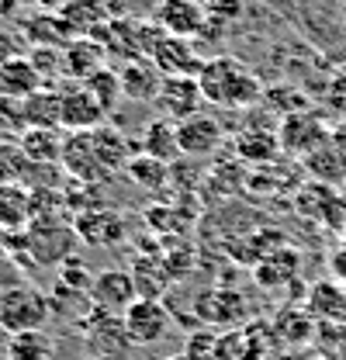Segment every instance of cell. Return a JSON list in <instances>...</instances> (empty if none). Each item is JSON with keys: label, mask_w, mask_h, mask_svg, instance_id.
I'll return each instance as SVG.
<instances>
[{"label": "cell", "mask_w": 346, "mask_h": 360, "mask_svg": "<svg viewBox=\"0 0 346 360\" xmlns=\"http://www.w3.org/2000/svg\"><path fill=\"white\" fill-rule=\"evenodd\" d=\"M198 84L208 104L215 108H253L263 97V84L253 70H246L236 56H215L205 59Z\"/></svg>", "instance_id": "1"}, {"label": "cell", "mask_w": 346, "mask_h": 360, "mask_svg": "<svg viewBox=\"0 0 346 360\" xmlns=\"http://www.w3.org/2000/svg\"><path fill=\"white\" fill-rule=\"evenodd\" d=\"M21 243L39 267H63L66 260H73V246L80 243V236L70 219H35L21 232Z\"/></svg>", "instance_id": "2"}, {"label": "cell", "mask_w": 346, "mask_h": 360, "mask_svg": "<svg viewBox=\"0 0 346 360\" xmlns=\"http://www.w3.org/2000/svg\"><path fill=\"white\" fill-rule=\"evenodd\" d=\"M52 315V305L42 291H35L32 284L18 281L14 288L0 291V329L4 333H28V329H42Z\"/></svg>", "instance_id": "3"}, {"label": "cell", "mask_w": 346, "mask_h": 360, "mask_svg": "<svg viewBox=\"0 0 346 360\" xmlns=\"http://www.w3.org/2000/svg\"><path fill=\"white\" fill-rule=\"evenodd\" d=\"M59 90V129L63 132H94L104 125V108L97 104V97L86 90L80 80H63L56 84Z\"/></svg>", "instance_id": "4"}, {"label": "cell", "mask_w": 346, "mask_h": 360, "mask_svg": "<svg viewBox=\"0 0 346 360\" xmlns=\"http://www.w3.org/2000/svg\"><path fill=\"white\" fill-rule=\"evenodd\" d=\"M122 319H125L129 340L135 347H153V343L167 340L173 326V312L156 298H135Z\"/></svg>", "instance_id": "5"}, {"label": "cell", "mask_w": 346, "mask_h": 360, "mask_svg": "<svg viewBox=\"0 0 346 360\" xmlns=\"http://www.w3.org/2000/svg\"><path fill=\"white\" fill-rule=\"evenodd\" d=\"M153 104H156L160 118L180 125V122L201 115V108H205L208 101H205V94H201L198 77H163V87H160Z\"/></svg>", "instance_id": "6"}, {"label": "cell", "mask_w": 346, "mask_h": 360, "mask_svg": "<svg viewBox=\"0 0 346 360\" xmlns=\"http://www.w3.org/2000/svg\"><path fill=\"white\" fill-rule=\"evenodd\" d=\"M80 329H84V340L94 347V357H118L122 360L132 347H135L129 340V329H125V319H122V315L94 309V312L80 322Z\"/></svg>", "instance_id": "7"}, {"label": "cell", "mask_w": 346, "mask_h": 360, "mask_svg": "<svg viewBox=\"0 0 346 360\" xmlns=\"http://www.w3.org/2000/svg\"><path fill=\"white\" fill-rule=\"evenodd\" d=\"M59 167H63V174L70 180L90 184V187H97V184H104V180L111 177L104 170V163L97 160V149H94L90 132H66V146H63Z\"/></svg>", "instance_id": "8"}, {"label": "cell", "mask_w": 346, "mask_h": 360, "mask_svg": "<svg viewBox=\"0 0 346 360\" xmlns=\"http://www.w3.org/2000/svg\"><path fill=\"white\" fill-rule=\"evenodd\" d=\"M156 25L177 39H201L208 32V7L201 0H160Z\"/></svg>", "instance_id": "9"}, {"label": "cell", "mask_w": 346, "mask_h": 360, "mask_svg": "<svg viewBox=\"0 0 346 360\" xmlns=\"http://www.w3.org/2000/svg\"><path fill=\"white\" fill-rule=\"evenodd\" d=\"M149 63L163 73V77H198L205 59L198 56V49L191 39H177V35H160L156 45L149 49Z\"/></svg>", "instance_id": "10"}, {"label": "cell", "mask_w": 346, "mask_h": 360, "mask_svg": "<svg viewBox=\"0 0 346 360\" xmlns=\"http://www.w3.org/2000/svg\"><path fill=\"white\" fill-rule=\"evenodd\" d=\"M281 149L284 153H295V156H312L315 149H322L326 142H333L329 139V129L315 118V115H308V111H291L284 122H281Z\"/></svg>", "instance_id": "11"}, {"label": "cell", "mask_w": 346, "mask_h": 360, "mask_svg": "<svg viewBox=\"0 0 346 360\" xmlns=\"http://www.w3.org/2000/svg\"><path fill=\"white\" fill-rule=\"evenodd\" d=\"M135 298H139V291H135V281H132L129 270H101L90 284V302L101 312L125 315Z\"/></svg>", "instance_id": "12"}, {"label": "cell", "mask_w": 346, "mask_h": 360, "mask_svg": "<svg viewBox=\"0 0 346 360\" xmlns=\"http://www.w3.org/2000/svg\"><path fill=\"white\" fill-rule=\"evenodd\" d=\"M222 139H225V132H222L218 118H212L208 111H201V115H194V118H187V122L177 125V146L191 160H201V156L215 153L218 146H222Z\"/></svg>", "instance_id": "13"}, {"label": "cell", "mask_w": 346, "mask_h": 360, "mask_svg": "<svg viewBox=\"0 0 346 360\" xmlns=\"http://www.w3.org/2000/svg\"><path fill=\"white\" fill-rule=\"evenodd\" d=\"M73 229L80 236V243L86 246H118L129 229H125V219L118 212H108V208H94V212H80L73 219Z\"/></svg>", "instance_id": "14"}, {"label": "cell", "mask_w": 346, "mask_h": 360, "mask_svg": "<svg viewBox=\"0 0 346 360\" xmlns=\"http://www.w3.org/2000/svg\"><path fill=\"white\" fill-rule=\"evenodd\" d=\"M21 39L32 49H66L77 35L70 32V25L63 21L59 11H39L21 21Z\"/></svg>", "instance_id": "15"}, {"label": "cell", "mask_w": 346, "mask_h": 360, "mask_svg": "<svg viewBox=\"0 0 346 360\" xmlns=\"http://www.w3.org/2000/svg\"><path fill=\"white\" fill-rule=\"evenodd\" d=\"M305 309L315 322H336L346 326V284L340 281H319L305 295Z\"/></svg>", "instance_id": "16"}, {"label": "cell", "mask_w": 346, "mask_h": 360, "mask_svg": "<svg viewBox=\"0 0 346 360\" xmlns=\"http://www.w3.org/2000/svg\"><path fill=\"white\" fill-rule=\"evenodd\" d=\"M108 59V49L97 42L94 35H80L63 49V63H66V80H80L84 84L86 77H94Z\"/></svg>", "instance_id": "17"}, {"label": "cell", "mask_w": 346, "mask_h": 360, "mask_svg": "<svg viewBox=\"0 0 346 360\" xmlns=\"http://www.w3.org/2000/svg\"><path fill=\"white\" fill-rule=\"evenodd\" d=\"M118 77H122L125 97H129V101H139V104H153L160 87H163V73H160L149 59H129V63L118 70Z\"/></svg>", "instance_id": "18"}, {"label": "cell", "mask_w": 346, "mask_h": 360, "mask_svg": "<svg viewBox=\"0 0 346 360\" xmlns=\"http://www.w3.org/2000/svg\"><path fill=\"white\" fill-rule=\"evenodd\" d=\"M42 87H45V80H42V73L35 70V63L28 59V52L0 66V97L25 101V97H32L35 90H42Z\"/></svg>", "instance_id": "19"}, {"label": "cell", "mask_w": 346, "mask_h": 360, "mask_svg": "<svg viewBox=\"0 0 346 360\" xmlns=\"http://www.w3.org/2000/svg\"><path fill=\"white\" fill-rule=\"evenodd\" d=\"M63 21L70 25V32L80 39V35H94L97 28H104L115 14H111V4L108 0H66L59 7Z\"/></svg>", "instance_id": "20"}, {"label": "cell", "mask_w": 346, "mask_h": 360, "mask_svg": "<svg viewBox=\"0 0 346 360\" xmlns=\"http://www.w3.org/2000/svg\"><path fill=\"white\" fill-rule=\"evenodd\" d=\"M132 281H135V291L139 298H156L163 302V295L170 291L173 284V274L167 270V260L163 257H135L132 264Z\"/></svg>", "instance_id": "21"}, {"label": "cell", "mask_w": 346, "mask_h": 360, "mask_svg": "<svg viewBox=\"0 0 346 360\" xmlns=\"http://www.w3.org/2000/svg\"><path fill=\"white\" fill-rule=\"evenodd\" d=\"M302 267V253L295 246H277L274 253H267L263 260H257V284L260 288H281L288 281H295V274Z\"/></svg>", "instance_id": "22"}, {"label": "cell", "mask_w": 346, "mask_h": 360, "mask_svg": "<svg viewBox=\"0 0 346 360\" xmlns=\"http://www.w3.org/2000/svg\"><path fill=\"white\" fill-rule=\"evenodd\" d=\"M18 146L25 149V156H28L32 163L59 167V160H63V146H66V135H63V129H28V132L18 139Z\"/></svg>", "instance_id": "23"}, {"label": "cell", "mask_w": 346, "mask_h": 360, "mask_svg": "<svg viewBox=\"0 0 346 360\" xmlns=\"http://www.w3.org/2000/svg\"><path fill=\"white\" fill-rule=\"evenodd\" d=\"M198 315L212 326H232V322H243L246 319V298L236 295V291H205L201 295V305Z\"/></svg>", "instance_id": "24"}, {"label": "cell", "mask_w": 346, "mask_h": 360, "mask_svg": "<svg viewBox=\"0 0 346 360\" xmlns=\"http://www.w3.org/2000/svg\"><path fill=\"white\" fill-rule=\"evenodd\" d=\"M32 191L28 187H0V229L4 232H25L32 225Z\"/></svg>", "instance_id": "25"}, {"label": "cell", "mask_w": 346, "mask_h": 360, "mask_svg": "<svg viewBox=\"0 0 346 360\" xmlns=\"http://www.w3.org/2000/svg\"><path fill=\"white\" fill-rule=\"evenodd\" d=\"M90 139H94L97 160L104 163V170H108V174H122V170L129 167L132 146H129V139L118 132V129H111V125H101V129H94V132H90Z\"/></svg>", "instance_id": "26"}, {"label": "cell", "mask_w": 346, "mask_h": 360, "mask_svg": "<svg viewBox=\"0 0 346 360\" xmlns=\"http://www.w3.org/2000/svg\"><path fill=\"white\" fill-rule=\"evenodd\" d=\"M305 167L312 177H319V184L336 187L340 180H346V153L336 142H326L322 149H315L312 156H305Z\"/></svg>", "instance_id": "27"}, {"label": "cell", "mask_w": 346, "mask_h": 360, "mask_svg": "<svg viewBox=\"0 0 346 360\" xmlns=\"http://www.w3.org/2000/svg\"><path fill=\"white\" fill-rule=\"evenodd\" d=\"M125 174H129V180L135 187H142V191H149V194H160V191H167V184H170V163L139 153V156L129 160Z\"/></svg>", "instance_id": "28"}, {"label": "cell", "mask_w": 346, "mask_h": 360, "mask_svg": "<svg viewBox=\"0 0 346 360\" xmlns=\"http://www.w3.org/2000/svg\"><path fill=\"white\" fill-rule=\"evenodd\" d=\"M35 163L25 156V149L18 146V139H0V187H28Z\"/></svg>", "instance_id": "29"}, {"label": "cell", "mask_w": 346, "mask_h": 360, "mask_svg": "<svg viewBox=\"0 0 346 360\" xmlns=\"http://www.w3.org/2000/svg\"><path fill=\"white\" fill-rule=\"evenodd\" d=\"M142 153L153 156V160H163V163H173L180 156V146H177V122H167V118H156L146 135H142Z\"/></svg>", "instance_id": "30"}, {"label": "cell", "mask_w": 346, "mask_h": 360, "mask_svg": "<svg viewBox=\"0 0 346 360\" xmlns=\"http://www.w3.org/2000/svg\"><path fill=\"white\" fill-rule=\"evenodd\" d=\"M25 118L28 129H59V90L42 87L25 97Z\"/></svg>", "instance_id": "31"}, {"label": "cell", "mask_w": 346, "mask_h": 360, "mask_svg": "<svg viewBox=\"0 0 346 360\" xmlns=\"http://www.w3.org/2000/svg\"><path fill=\"white\" fill-rule=\"evenodd\" d=\"M274 333H277V340L298 347V343L312 340V333H319V326H315V319H312L308 309H284L277 315V322H274Z\"/></svg>", "instance_id": "32"}, {"label": "cell", "mask_w": 346, "mask_h": 360, "mask_svg": "<svg viewBox=\"0 0 346 360\" xmlns=\"http://www.w3.org/2000/svg\"><path fill=\"white\" fill-rule=\"evenodd\" d=\"M281 153V139L274 132H243L236 139V156L246 163H270Z\"/></svg>", "instance_id": "33"}, {"label": "cell", "mask_w": 346, "mask_h": 360, "mask_svg": "<svg viewBox=\"0 0 346 360\" xmlns=\"http://www.w3.org/2000/svg\"><path fill=\"white\" fill-rule=\"evenodd\" d=\"M86 90L97 97V104L104 108V115H111L115 108H118V101L125 97V90H122V77H118V70H108V66H101L94 77H86L84 80Z\"/></svg>", "instance_id": "34"}, {"label": "cell", "mask_w": 346, "mask_h": 360, "mask_svg": "<svg viewBox=\"0 0 346 360\" xmlns=\"http://www.w3.org/2000/svg\"><path fill=\"white\" fill-rule=\"evenodd\" d=\"M11 360H52V340L42 329L14 333L11 336Z\"/></svg>", "instance_id": "35"}, {"label": "cell", "mask_w": 346, "mask_h": 360, "mask_svg": "<svg viewBox=\"0 0 346 360\" xmlns=\"http://www.w3.org/2000/svg\"><path fill=\"white\" fill-rule=\"evenodd\" d=\"M28 132V118H25V101L14 97H0V135L4 139H21Z\"/></svg>", "instance_id": "36"}, {"label": "cell", "mask_w": 346, "mask_h": 360, "mask_svg": "<svg viewBox=\"0 0 346 360\" xmlns=\"http://www.w3.org/2000/svg\"><path fill=\"white\" fill-rule=\"evenodd\" d=\"M215 347H218V333L208 326V329H194L187 336V350L184 357L187 360H212L215 357Z\"/></svg>", "instance_id": "37"}, {"label": "cell", "mask_w": 346, "mask_h": 360, "mask_svg": "<svg viewBox=\"0 0 346 360\" xmlns=\"http://www.w3.org/2000/svg\"><path fill=\"white\" fill-rule=\"evenodd\" d=\"M94 277H97V274L86 267L84 260H66V264L59 267V284H66V288H73V291H84V295H90Z\"/></svg>", "instance_id": "38"}, {"label": "cell", "mask_w": 346, "mask_h": 360, "mask_svg": "<svg viewBox=\"0 0 346 360\" xmlns=\"http://www.w3.org/2000/svg\"><path fill=\"white\" fill-rule=\"evenodd\" d=\"M208 25H232L243 14V0H208Z\"/></svg>", "instance_id": "39"}, {"label": "cell", "mask_w": 346, "mask_h": 360, "mask_svg": "<svg viewBox=\"0 0 346 360\" xmlns=\"http://www.w3.org/2000/svg\"><path fill=\"white\" fill-rule=\"evenodd\" d=\"M25 52H28V49H25V39H21V35L0 28V66L11 63V59H18V56H25Z\"/></svg>", "instance_id": "40"}, {"label": "cell", "mask_w": 346, "mask_h": 360, "mask_svg": "<svg viewBox=\"0 0 346 360\" xmlns=\"http://www.w3.org/2000/svg\"><path fill=\"white\" fill-rule=\"evenodd\" d=\"M329 274H333V281L346 284V239L329 253Z\"/></svg>", "instance_id": "41"}, {"label": "cell", "mask_w": 346, "mask_h": 360, "mask_svg": "<svg viewBox=\"0 0 346 360\" xmlns=\"http://www.w3.org/2000/svg\"><path fill=\"white\" fill-rule=\"evenodd\" d=\"M18 11H21V0H0V25L14 21V18H18Z\"/></svg>", "instance_id": "42"}, {"label": "cell", "mask_w": 346, "mask_h": 360, "mask_svg": "<svg viewBox=\"0 0 346 360\" xmlns=\"http://www.w3.org/2000/svg\"><path fill=\"white\" fill-rule=\"evenodd\" d=\"M0 360H11V333L0 329Z\"/></svg>", "instance_id": "43"}, {"label": "cell", "mask_w": 346, "mask_h": 360, "mask_svg": "<svg viewBox=\"0 0 346 360\" xmlns=\"http://www.w3.org/2000/svg\"><path fill=\"white\" fill-rule=\"evenodd\" d=\"M90 360H118V357H90Z\"/></svg>", "instance_id": "44"}, {"label": "cell", "mask_w": 346, "mask_h": 360, "mask_svg": "<svg viewBox=\"0 0 346 360\" xmlns=\"http://www.w3.org/2000/svg\"><path fill=\"white\" fill-rule=\"evenodd\" d=\"M343 236H346V219H343Z\"/></svg>", "instance_id": "45"}, {"label": "cell", "mask_w": 346, "mask_h": 360, "mask_svg": "<svg viewBox=\"0 0 346 360\" xmlns=\"http://www.w3.org/2000/svg\"><path fill=\"white\" fill-rule=\"evenodd\" d=\"M170 360H187V357H170Z\"/></svg>", "instance_id": "46"}]
</instances>
